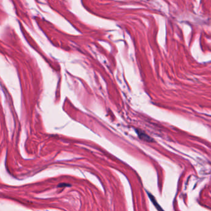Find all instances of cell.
I'll use <instances>...</instances> for the list:
<instances>
[{"label": "cell", "instance_id": "obj_1", "mask_svg": "<svg viewBox=\"0 0 211 211\" xmlns=\"http://www.w3.org/2000/svg\"><path fill=\"white\" fill-rule=\"evenodd\" d=\"M148 196H149V199H151V201L153 204L154 205V206L156 207V208L157 209V210L158 211H164V210L161 208V207H160V206L157 203V201L156 200L155 198H154L151 194H150L148 192Z\"/></svg>", "mask_w": 211, "mask_h": 211}]
</instances>
